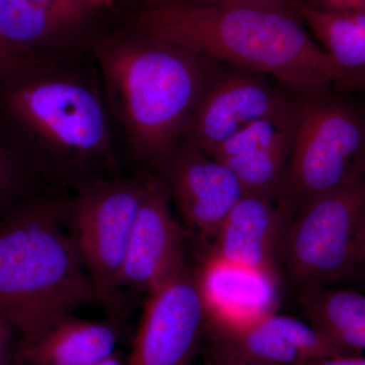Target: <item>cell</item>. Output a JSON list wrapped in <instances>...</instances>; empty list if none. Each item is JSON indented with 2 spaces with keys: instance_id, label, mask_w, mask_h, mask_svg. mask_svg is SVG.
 <instances>
[{
  "instance_id": "obj_1",
  "label": "cell",
  "mask_w": 365,
  "mask_h": 365,
  "mask_svg": "<svg viewBox=\"0 0 365 365\" xmlns=\"http://www.w3.org/2000/svg\"><path fill=\"white\" fill-rule=\"evenodd\" d=\"M116 132L90 49L26 57L0 81V141L35 174L93 181Z\"/></svg>"
},
{
  "instance_id": "obj_23",
  "label": "cell",
  "mask_w": 365,
  "mask_h": 365,
  "mask_svg": "<svg viewBox=\"0 0 365 365\" xmlns=\"http://www.w3.org/2000/svg\"><path fill=\"white\" fill-rule=\"evenodd\" d=\"M201 365H261L246 361L230 354L220 348L206 342L203 350V362Z\"/></svg>"
},
{
  "instance_id": "obj_22",
  "label": "cell",
  "mask_w": 365,
  "mask_h": 365,
  "mask_svg": "<svg viewBox=\"0 0 365 365\" xmlns=\"http://www.w3.org/2000/svg\"><path fill=\"white\" fill-rule=\"evenodd\" d=\"M302 1L323 11L365 14V0H302Z\"/></svg>"
},
{
  "instance_id": "obj_6",
  "label": "cell",
  "mask_w": 365,
  "mask_h": 365,
  "mask_svg": "<svg viewBox=\"0 0 365 365\" xmlns=\"http://www.w3.org/2000/svg\"><path fill=\"white\" fill-rule=\"evenodd\" d=\"M365 177L314 199L285 222L278 256L304 288L344 281L364 249Z\"/></svg>"
},
{
  "instance_id": "obj_4",
  "label": "cell",
  "mask_w": 365,
  "mask_h": 365,
  "mask_svg": "<svg viewBox=\"0 0 365 365\" xmlns=\"http://www.w3.org/2000/svg\"><path fill=\"white\" fill-rule=\"evenodd\" d=\"M97 299L59 208L26 197L0 222V314L30 342Z\"/></svg>"
},
{
  "instance_id": "obj_17",
  "label": "cell",
  "mask_w": 365,
  "mask_h": 365,
  "mask_svg": "<svg viewBox=\"0 0 365 365\" xmlns=\"http://www.w3.org/2000/svg\"><path fill=\"white\" fill-rule=\"evenodd\" d=\"M307 321L352 354L365 350V294L350 287L304 288Z\"/></svg>"
},
{
  "instance_id": "obj_24",
  "label": "cell",
  "mask_w": 365,
  "mask_h": 365,
  "mask_svg": "<svg viewBox=\"0 0 365 365\" xmlns=\"http://www.w3.org/2000/svg\"><path fill=\"white\" fill-rule=\"evenodd\" d=\"M26 56H21L0 42V81L19 66Z\"/></svg>"
},
{
  "instance_id": "obj_13",
  "label": "cell",
  "mask_w": 365,
  "mask_h": 365,
  "mask_svg": "<svg viewBox=\"0 0 365 365\" xmlns=\"http://www.w3.org/2000/svg\"><path fill=\"white\" fill-rule=\"evenodd\" d=\"M295 118L258 120L205 153L227 165L246 193L274 201L287 173Z\"/></svg>"
},
{
  "instance_id": "obj_5",
  "label": "cell",
  "mask_w": 365,
  "mask_h": 365,
  "mask_svg": "<svg viewBox=\"0 0 365 365\" xmlns=\"http://www.w3.org/2000/svg\"><path fill=\"white\" fill-rule=\"evenodd\" d=\"M332 88L307 93L297 105L278 195L285 222L314 199L365 177V109Z\"/></svg>"
},
{
  "instance_id": "obj_19",
  "label": "cell",
  "mask_w": 365,
  "mask_h": 365,
  "mask_svg": "<svg viewBox=\"0 0 365 365\" xmlns=\"http://www.w3.org/2000/svg\"><path fill=\"white\" fill-rule=\"evenodd\" d=\"M261 319L266 326L294 346L307 361L339 355H356L336 344L309 321L304 322L276 312L265 314Z\"/></svg>"
},
{
  "instance_id": "obj_15",
  "label": "cell",
  "mask_w": 365,
  "mask_h": 365,
  "mask_svg": "<svg viewBox=\"0 0 365 365\" xmlns=\"http://www.w3.org/2000/svg\"><path fill=\"white\" fill-rule=\"evenodd\" d=\"M284 223L273 200L246 193L223 220L211 253L227 261L277 274L276 255Z\"/></svg>"
},
{
  "instance_id": "obj_10",
  "label": "cell",
  "mask_w": 365,
  "mask_h": 365,
  "mask_svg": "<svg viewBox=\"0 0 365 365\" xmlns=\"http://www.w3.org/2000/svg\"><path fill=\"white\" fill-rule=\"evenodd\" d=\"M158 176L190 227L215 239L230 209L246 194L234 173L182 139Z\"/></svg>"
},
{
  "instance_id": "obj_9",
  "label": "cell",
  "mask_w": 365,
  "mask_h": 365,
  "mask_svg": "<svg viewBox=\"0 0 365 365\" xmlns=\"http://www.w3.org/2000/svg\"><path fill=\"white\" fill-rule=\"evenodd\" d=\"M297 108L263 74L237 67L220 71L196 106L182 139L206 153L255 121L294 117Z\"/></svg>"
},
{
  "instance_id": "obj_25",
  "label": "cell",
  "mask_w": 365,
  "mask_h": 365,
  "mask_svg": "<svg viewBox=\"0 0 365 365\" xmlns=\"http://www.w3.org/2000/svg\"><path fill=\"white\" fill-rule=\"evenodd\" d=\"M14 332V327L0 314V365L7 364Z\"/></svg>"
},
{
  "instance_id": "obj_11",
  "label": "cell",
  "mask_w": 365,
  "mask_h": 365,
  "mask_svg": "<svg viewBox=\"0 0 365 365\" xmlns=\"http://www.w3.org/2000/svg\"><path fill=\"white\" fill-rule=\"evenodd\" d=\"M93 14L81 0H0V42L21 56L88 49Z\"/></svg>"
},
{
  "instance_id": "obj_28",
  "label": "cell",
  "mask_w": 365,
  "mask_h": 365,
  "mask_svg": "<svg viewBox=\"0 0 365 365\" xmlns=\"http://www.w3.org/2000/svg\"><path fill=\"white\" fill-rule=\"evenodd\" d=\"M83 2V4L88 9H90L91 11H93L95 13L96 11L98 9H102V7L112 6L114 2H116L117 0H81Z\"/></svg>"
},
{
  "instance_id": "obj_26",
  "label": "cell",
  "mask_w": 365,
  "mask_h": 365,
  "mask_svg": "<svg viewBox=\"0 0 365 365\" xmlns=\"http://www.w3.org/2000/svg\"><path fill=\"white\" fill-rule=\"evenodd\" d=\"M304 365H365V357L360 355H339L307 361Z\"/></svg>"
},
{
  "instance_id": "obj_12",
  "label": "cell",
  "mask_w": 365,
  "mask_h": 365,
  "mask_svg": "<svg viewBox=\"0 0 365 365\" xmlns=\"http://www.w3.org/2000/svg\"><path fill=\"white\" fill-rule=\"evenodd\" d=\"M179 223L162 180L151 175L135 222L122 273V285L150 292L184 265Z\"/></svg>"
},
{
  "instance_id": "obj_8",
  "label": "cell",
  "mask_w": 365,
  "mask_h": 365,
  "mask_svg": "<svg viewBox=\"0 0 365 365\" xmlns=\"http://www.w3.org/2000/svg\"><path fill=\"white\" fill-rule=\"evenodd\" d=\"M205 329L195 272L184 264L148 292L126 365H194Z\"/></svg>"
},
{
  "instance_id": "obj_16",
  "label": "cell",
  "mask_w": 365,
  "mask_h": 365,
  "mask_svg": "<svg viewBox=\"0 0 365 365\" xmlns=\"http://www.w3.org/2000/svg\"><path fill=\"white\" fill-rule=\"evenodd\" d=\"M116 344L113 324L69 316L23 342L21 353L28 365H95L114 354Z\"/></svg>"
},
{
  "instance_id": "obj_18",
  "label": "cell",
  "mask_w": 365,
  "mask_h": 365,
  "mask_svg": "<svg viewBox=\"0 0 365 365\" xmlns=\"http://www.w3.org/2000/svg\"><path fill=\"white\" fill-rule=\"evenodd\" d=\"M295 13L351 81L365 91V14L323 11L299 1Z\"/></svg>"
},
{
  "instance_id": "obj_2",
  "label": "cell",
  "mask_w": 365,
  "mask_h": 365,
  "mask_svg": "<svg viewBox=\"0 0 365 365\" xmlns=\"http://www.w3.org/2000/svg\"><path fill=\"white\" fill-rule=\"evenodd\" d=\"M131 29L306 93L333 86L355 90L299 16L287 11L148 0Z\"/></svg>"
},
{
  "instance_id": "obj_21",
  "label": "cell",
  "mask_w": 365,
  "mask_h": 365,
  "mask_svg": "<svg viewBox=\"0 0 365 365\" xmlns=\"http://www.w3.org/2000/svg\"><path fill=\"white\" fill-rule=\"evenodd\" d=\"M173 1L200 4V6L262 7V9H275V11L297 14L295 7L302 0H173Z\"/></svg>"
},
{
  "instance_id": "obj_29",
  "label": "cell",
  "mask_w": 365,
  "mask_h": 365,
  "mask_svg": "<svg viewBox=\"0 0 365 365\" xmlns=\"http://www.w3.org/2000/svg\"><path fill=\"white\" fill-rule=\"evenodd\" d=\"M95 365H126L124 364L123 362L121 361L116 355L113 354L111 356L108 357V359H106L105 360H103V361L98 362V364Z\"/></svg>"
},
{
  "instance_id": "obj_7",
  "label": "cell",
  "mask_w": 365,
  "mask_h": 365,
  "mask_svg": "<svg viewBox=\"0 0 365 365\" xmlns=\"http://www.w3.org/2000/svg\"><path fill=\"white\" fill-rule=\"evenodd\" d=\"M150 177L93 180L79 186L72 200V237L98 300L113 314L122 309L125 258Z\"/></svg>"
},
{
  "instance_id": "obj_27",
  "label": "cell",
  "mask_w": 365,
  "mask_h": 365,
  "mask_svg": "<svg viewBox=\"0 0 365 365\" xmlns=\"http://www.w3.org/2000/svg\"><path fill=\"white\" fill-rule=\"evenodd\" d=\"M344 281H351L353 289L359 290L365 294V211L364 220V249H362V256L359 263L357 264L354 270L350 273V275Z\"/></svg>"
},
{
  "instance_id": "obj_3",
  "label": "cell",
  "mask_w": 365,
  "mask_h": 365,
  "mask_svg": "<svg viewBox=\"0 0 365 365\" xmlns=\"http://www.w3.org/2000/svg\"><path fill=\"white\" fill-rule=\"evenodd\" d=\"M88 49L127 150L158 167L182 140L220 62L133 29L96 36Z\"/></svg>"
},
{
  "instance_id": "obj_20",
  "label": "cell",
  "mask_w": 365,
  "mask_h": 365,
  "mask_svg": "<svg viewBox=\"0 0 365 365\" xmlns=\"http://www.w3.org/2000/svg\"><path fill=\"white\" fill-rule=\"evenodd\" d=\"M35 173L0 141V215L28 196Z\"/></svg>"
},
{
  "instance_id": "obj_14",
  "label": "cell",
  "mask_w": 365,
  "mask_h": 365,
  "mask_svg": "<svg viewBox=\"0 0 365 365\" xmlns=\"http://www.w3.org/2000/svg\"><path fill=\"white\" fill-rule=\"evenodd\" d=\"M206 326H239L274 313L278 275L209 254L195 272Z\"/></svg>"
}]
</instances>
